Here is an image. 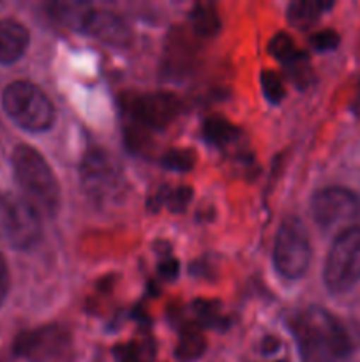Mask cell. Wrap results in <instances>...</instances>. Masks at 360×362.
I'll return each mask as SVG.
<instances>
[{
  "mask_svg": "<svg viewBox=\"0 0 360 362\" xmlns=\"http://www.w3.org/2000/svg\"><path fill=\"white\" fill-rule=\"evenodd\" d=\"M289 329L302 362H348L355 350L348 327L320 306L296 311L289 320Z\"/></svg>",
  "mask_w": 360,
  "mask_h": 362,
  "instance_id": "cell-1",
  "label": "cell"
},
{
  "mask_svg": "<svg viewBox=\"0 0 360 362\" xmlns=\"http://www.w3.org/2000/svg\"><path fill=\"white\" fill-rule=\"evenodd\" d=\"M14 177L39 214L48 218L56 214L60 207V186L46 159L28 145H18L13 152Z\"/></svg>",
  "mask_w": 360,
  "mask_h": 362,
  "instance_id": "cell-2",
  "label": "cell"
},
{
  "mask_svg": "<svg viewBox=\"0 0 360 362\" xmlns=\"http://www.w3.org/2000/svg\"><path fill=\"white\" fill-rule=\"evenodd\" d=\"M81 187L97 207H113L127 193L122 166L102 148H92L81 161Z\"/></svg>",
  "mask_w": 360,
  "mask_h": 362,
  "instance_id": "cell-3",
  "label": "cell"
},
{
  "mask_svg": "<svg viewBox=\"0 0 360 362\" xmlns=\"http://www.w3.org/2000/svg\"><path fill=\"white\" fill-rule=\"evenodd\" d=\"M7 115L23 129L41 133L52 127L55 108L48 95L32 81H13L2 95Z\"/></svg>",
  "mask_w": 360,
  "mask_h": 362,
  "instance_id": "cell-4",
  "label": "cell"
},
{
  "mask_svg": "<svg viewBox=\"0 0 360 362\" xmlns=\"http://www.w3.org/2000/svg\"><path fill=\"white\" fill-rule=\"evenodd\" d=\"M325 285L344 293L360 281V226L346 228L332 244L325 262Z\"/></svg>",
  "mask_w": 360,
  "mask_h": 362,
  "instance_id": "cell-5",
  "label": "cell"
},
{
  "mask_svg": "<svg viewBox=\"0 0 360 362\" xmlns=\"http://www.w3.org/2000/svg\"><path fill=\"white\" fill-rule=\"evenodd\" d=\"M41 214L23 197H0V235L16 250H30L41 239Z\"/></svg>",
  "mask_w": 360,
  "mask_h": 362,
  "instance_id": "cell-6",
  "label": "cell"
},
{
  "mask_svg": "<svg viewBox=\"0 0 360 362\" xmlns=\"http://www.w3.org/2000/svg\"><path fill=\"white\" fill-rule=\"evenodd\" d=\"M275 267L286 279H299L311 264V243L299 218H286L279 226L274 247Z\"/></svg>",
  "mask_w": 360,
  "mask_h": 362,
  "instance_id": "cell-7",
  "label": "cell"
},
{
  "mask_svg": "<svg viewBox=\"0 0 360 362\" xmlns=\"http://www.w3.org/2000/svg\"><path fill=\"white\" fill-rule=\"evenodd\" d=\"M126 112L141 129H164L180 113V99L169 92H145L126 98Z\"/></svg>",
  "mask_w": 360,
  "mask_h": 362,
  "instance_id": "cell-8",
  "label": "cell"
},
{
  "mask_svg": "<svg viewBox=\"0 0 360 362\" xmlns=\"http://www.w3.org/2000/svg\"><path fill=\"white\" fill-rule=\"evenodd\" d=\"M69 343L71 336L67 329L53 324L18 336L14 341V352L32 362H52L67 352Z\"/></svg>",
  "mask_w": 360,
  "mask_h": 362,
  "instance_id": "cell-9",
  "label": "cell"
},
{
  "mask_svg": "<svg viewBox=\"0 0 360 362\" xmlns=\"http://www.w3.org/2000/svg\"><path fill=\"white\" fill-rule=\"evenodd\" d=\"M311 209L321 228H332L360 218V198L346 187H325L314 194Z\"/></svg>",
  "mask_w": 360,
  "mask_h": 362,
  "instance_id": "cell-10",
  "label": "cell"
},
{
  "mask_svg": "<svg viewBox=\"0 0 360 362\" xmlns=\"http://www.w3.org/2000/svg\"><path fill=\"white\" fill-rule=\"evenodd\" d=\"M270 53L286 67L289 78L299 87H307L313 81V71H311L309 59L302 49H299L284 32H279L270 41Z\"/></svg>",
  "mask_w": 360,
  "mask_h": 362,
  "instance_id": "cell-11",
  "label": "cell"
},
{
  "mask_svg": "<svg viewBox=\"0 0 360 362\" xmlns=\"http://www.w3.org/2000/svg\"><path fill=\"white\" fill-rule=\"evenodd\" d=\"M81 32L112 46H126L131 42L129 27L115 13H109V11H88Z\"/></svg>",
  "mask_w": 360,
  "mask_h": 362,
  "instance_id": "cell-12",
  "label": "cell"
},
{
  "mask_svg": "<svg viewBox=\"0 0 360 362\" xmlns=\"http://www.w3.org/2000/svg\"><path fill=\"white\" fill-rule=\"evenodd\" d=\"M30 35L16 20H0V64H13L27 49Z\"/></svg>",
  "mask_w": 360,
  "mask_h": 362,
  "instance_id": "cell-13",
  "label": "cell"
},
{
  "mask_svg": "<svg viewBox=\"0 0 360 362\" xmlns=\"http://www.w3.org/2000/svg\"><path fill=\"white\" fill-rule=\"evenodd\" d=\"M203 136L208 144L215 145L221 151H228V148L236 147L240 144L242 133L236 126L228 122L221 117H212L207 119L203 124Z\"/></svg>",
  "mask_w": 360,
  "mask_h": 362,
  "instance_id": "cell-14",
  "label": "cell"
},
{
  "mask_svg": "<svg viewBox=\"0 0 360 362\" xmlns=\"http://www.w3.org/2000/svg\"><path fill=\"white\" fill-rule=\"evenodd\" d=\"M330 2H318V0H299V2L289 4L288 7V21L289 25L296 27L299 30L313 27L318 18L323 14L325 9H330Z\"/></svg>",
  "mask_w": 360,
  "mask_h": 362,
  "instance_id": "cell-15",
  "label": "cell"
},
{
  "mask_svg": "<svg viewBox=\"0 0 360 362\" xmlns=\"http://www.w3.org/2000/svg\"><path fill=\"white\" fill-rule=\"evenodd\" d=\"M92 7L87 6V4H49L48 6V14L59 23L67 25L71 28H76V30H81L83 27V21L87 18L88 11Z\"/></svg>",
  "mask_w": 360,
  "mask_h": 362,
  "instance_id": "cell-16",
  "label": "cell"
},
{
  "mask_svg": "<svg viewBox=\"0 0 360 362\" xmlns=\"http://www.w3.org/2000/svg\"><path fill=\"white\" fill-rule=\"evenodd\" d=\"M191 23H193V30L203 37L215 35L221 28V20L212 4H198L191 13Z\"/></svg>",
  "mask_w": 360,
  "mask_h": 362,
  "instance_id": "cell-17",
  "label": "cell"
},
{
  "mask_svg": "<svg viewBox=\"0 0 360 362\" xmlns=\"http://www.w3.org/2000/svg\"><path fill=\"white\" fill-rule=\"evenodd\" d=\"M207 350V341H205L203 334H201L198 329H184L182 334H180L179 345H176L175 356L176 359L184 362L196 361L203 356V352Z\"/></svg>",
  "mask_w": 360,
  "mask_h": 362,
  "instance_id": "cell-18",
  "label": "cell"
},
{
  "mask_svg": "<svg viewBox=\"0 0 360 362\" xmlns=\"http://www.w3.org/2000/svg\"><path fill=\"white\" fill-rule=\"evenodd\" d=\"M194 156L196 154L189 148H172L162 156L161 163L164 168L172 170V172H189L196 163Z\"/></svg>",
  "mask_w": 360,
  "mask_h": 362,
  "instance_id": "cell-19",
  "label": "cell"
},
{
  "mask_svg": "<svg viewBox=\"0 0 360 362\" xmlns=\"http://www.w3.org/2000/svg\"><path fill=\"white\" fill-rule=\"evenodd\" d=\"M150 343L133 341L120 345L115 349V357L119 362H150L152 359Z\"/></svg>",
  "mask_w": 360,
  "mask_h": 362,
  "instance_id": "cell-20",
  "label": "cell"
},
{
  "mask_svg": "<svg viewBox=\"0 0 360 362\" xmlns=\"http://www.w3.org/2000/svg\"><path fill=\"white\" fill-rule=\"evenodd\" d=\"M261 88H263V94L272 105H279V103L284 99L286 88L282 83L281 76H279L275 71H263L261 73Z\"/></svg>",
  "mask_w": 360,
  "mask_h": 362,
  "instance_id": "cell-21",
  "label": "cell"
},
{
  "mask_svg": "<svg viewBox=\"0 0 360 362\" xmlns=\"http://www.w3.org/2000/svg\"><path fill=\"white\" fill-rule=\"evenodd\" d=\"M193 191L189 187H176V189H162L161 194L155 197V200L162 202L173 212H182L191 202Z\"/></svg>",
  "mask_w": 360,
  "mask_h": 362,
  "instance_id": "cell-22",
  "label": "cell"
},
{
  "mask_svg": "<svg viewBox=\"0 0 360 362\" xmlns=\"http://www.w3.org/2000/svg\"><path fill=\"white\" fill-rule=\"evenodd\" d=\"M196 308V315L200 318L201 324H205L207 327H215V325L222 324L221 310H219L217 303H210V300H198L194 304Z\"/></svg>",
  "mask_w": 360,
  "mask_h": 362,
  "instance_id": "cell-23",
  "label": "cell"
},
{
  "mask_svg": "<svg viewBox=\"0 0 360 362\" xmlns=\"http://www.w3.org/2000/svg\"><path fill=\"white\" fill-rule=\"evenodd\" d=\"M311 42L320 52H327V49H334L339 45V35L334 30H321L311 37Z\"/></svg>",
  "mask_w": 360,
  "mask_h": 362,
  "instance_id": "cell-24",
  "label": "cell"
},
{
  "mask_svg": "<svg viewBox=\"0 0 360 362\" xmlns=\"http://www.w3.org/2000/svg\"><path fill=\"white\" fill-rule=\"evenodd\" d=\"M7 292H9V269H7L6 258L0 253V304L6 299Z\"/></svg>",
  "mask_w": 360,
  "mask_h": 362,
  "instance_id": "cell-25",
  "label": "cell"
},
{
  "mask_svg": "<svg viewBox=\"0 0 360 362\" xmlns=\"http://www.w3.org/2000/svg\"><path fill=\"white\" fill-rule=\"evenodd\" d=\"M179 265H176L175 260H166L164 264H161V274L164 278H175L176 272H179Z\"/></svg>",
  "mask_w": 360,
  "mask_h": 362,
  "instance_id": "cell-26",
  "label": "cell"
},
{
  "mask_svg": "<svg viewBox=\"0 0 360 362\" xmlns=\"http://www.w3.org/2000/svg\"><path fill=\"white\" fill-rule=\"evenodd\" d=\"M279 346H281V343H279L275 338H265L263 339V352L265 354L275 352V350H277Z\"/></svg>",
  "mask_w": 360,
  "mask_h": 362,
  "instance_id": "cell-27",
  "label": "cell"
},
{
  "mask_svg": "<svg viewBox=\"0 0 360 362\" xmlns=\"http://www.w3.org/2000/svg\"><path fill=\"white\" fill-rule=\"evenodd\" d=\"M277 362H286V361H277Z\"/></svg>",
  "mask_w": 360,
  "mask_h": 362,
  "instance_id": "cell-28",
  "label": "cell"
}]
</instances>
